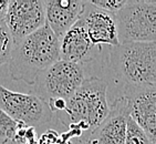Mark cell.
<instances>
[{"mask_svg": "<svg viewBox=\"0 0 156 144\" xmlns=\"http://www.w3.org/2000/svg\"><path fill=\"white\" fill-rule=\"evenodd\" d=\"M108 64L121 94L156 88V42H134L111 47Z\"/></svg>", "mask_w": 156, "mask_h": 144, "instance_id": "cell-1", "label": "cell"}, {"mask_svg": "<svg viewBox=\"0 0 156 144\" xmlns=\"http://www.w3.org/2000/svg\"><path fill=\"white\" fill-rule=\"evenodd\" d=\"M59 60L60 40L45 23L15 45L9 61L10 77L33 85L42 71Z\"/></svg>", "mask_w": 156, "mask_h": 144, "instance_id": "cell-2", "label": "cell"}, {"mask_svg": "<svg viewBox=\"0 0 156 144\" xmlns=\"http://www.w3.org/2000/svg\"><path fill=\"white\" fill-rule=\"evenodd\" d=\"M110 112L108 82L95 75L87 77L81 87L66 100L59 120L66 126L76 129L80 138L89 134Z\"/></svg>", "mask_w": 156, "mask_h": 144, "instance_id": "cell-3", "label": "cell"}, {"mask_svg": "<svg viewBox=\"0 0 156 144\" xmlns=\"http://www.w3.org/2000/svg\"><path fill=\"white\" fill-rule=\"evenodd\" d=\"M85 78V66L59 60L37 77L31 93L48 104L54 100L66 101Z\"/></svg>", "mask_w": 156, "mask_h": 144, "instance_id": "cell-4", "label": "cell"}, {"mask_svg": "<svg viewBox=\"0 0 156 144\" xmlns=\"http://www.w3.org/2000/svg\"><path fill=\"white\" fill-rule=\"evenodd\" d=\"M113 16L120 45L156 42V1H127Z\"/></svg>", "mask_w": 156, "mask_h": 144, "instance_id": "cell-5", "label": "cell"}, {"mask_svg": "<svg viewBox=\"0 0 156 144\" xmlns=\"http://www.w3.org/2000/svg\"><path fill=\"white\" fill-rule=\"evenodd\" d=\"M0 109L17 123L29 128L44 125L53 113L48 103L32 93L15 92L0 84Z\"/></svg>", "mask_w": 156, "mask_h": 144, "instance_id": "cell-6", "label": "cell"}, {"mask_svg": "<svg viewBox=\"0 0 156 144\" xmlns=\"http://www.w3.org/2000/svg\"><path fill=\"white\" fill-rule=\"evenodd\" d=\"M3 20L11 33L15 45H17L45 24L44 1L10 0Z\"/></svg>", "mask_w": 156, "mask_h": 144, "instance_id": "cell-7", "label": "cell"}, {"mask_svg": "<svg viewBox=\"0 0 156 144\" xmlns=\"http://www.w3.org/2000/svg\"><path fill=\"white\" fill-rule=\"evenodd\" d=\"M110 112L108 117L89 134L80 138L82 144H124L126 125L129 117L127 99L117 95L108 101Z\"/></svg>", "mask_w": 156, "mask_h": 144, "instance_id": "cell-8", "label": "cell"}, {"mask_svg": "<svg viewBox=\"0 0 156 144\" xmlns=\"http://www.w3.org/2000/svg\"><path fill=\"white\" fill-rule=\"evenodd\" d=\"M102 51V48L92 45L79 19L60 38V60L85 66L93 61Z\"/></svg>", "mask_w": 156, "mask_h": 144, "instance_id": "cell-9", "label": "cell"}, {"mask_svg": "<svg viewBox=\"0 0 156 144\" xmlns=\"http://www.w3.org/2000/svg\"><path fill=\"white\" fill-rule=\"evenodd\" d=\"M80 19L93 45L100 48L103 45L110 47L120 45L117 40L116 23L113 15L98 9L89 1H85Z\"/></svg>", "mask_w": 156, "mask_h": 144, "instance_id": "cell-10", "label": "cell"}, {"mask_svg": "<svg viewBox=\"0 0 156 144\" xmlns=\"http://www.w3.org/2000/svg\"><path fill=\"white\" fill-rule=\"evenodd\" d=\"M129 117L147 135L150 141L156 144V88L126 92Z\"/></svg>", "mask_w": 156, "mask_h": 144, "instance_id": "cell-11", "label": "cell"}, {"mask_svg": "<svg viewBox=\"0 0 156 144\" xmlns=\"http://www.w3.org/2000/svg\"><path fill=\"white\" fill-rule=\"evenodd\" d=\"M85 1L80 0H45V23L59 38L80 19Z\"/></svg>", "mask_w": 156, "mask_h": 144, "instance_id": "cell-12", "label": "cell"}, {"mask_svg": "<svg viewBox=\"0 0 156 144\" xmlns=\"http://www.w3.org/2000/svg\"><path fill=\"white\" fill-rule=\"evenodd\" d=\"M15 41L3 19H0V66L9 63Z\"/></svg>", "mask_w": 156, "mask_h": 144, "instance_id": "cell-13", "label": "cell"}, {"mask_svg": "<svg viewBox=\"0 0 156 144\" xmlns=\"http://www.w3.org/2000/svg\"><path fill=\"white\" fill-rule=\"evenodd\" d=\"M19 123L0 109V144L11 143L18 130Z\"/></svg>", "mask_w": 156, "mask_h": 144, "instance_id": "cell-14", "label": "cell"}, {"mask_svg": "<svg viewBox=\"0 0 156 144\" xmlns=\"http://www.w3.org/2000/svg\"><path fill=\"white\" fill-rule=\"evenodd\" d=\"M124 144H153L143 132V130L129 117L126 125V136Z\"/></svg>", "mask_w": 156, "mask_h": 144, "instance_id": "cell-15", "label": "cell"}, {"mask_svg": "<svg viewBox=\"0 0 156 144\" xmlns=\"http://www.w3.org/2000/svg\"><path fill=\"white\" fill-rule=\"evenodd\" d=\"M89 2L102 11L115 15L125 6L127 0H91Z\"/></svg>", "mask_w": 156, "mask_h": 144, "instance_id": "cell-16", "label": "cell"}, {"mask_svg": "<svg viewBox=\"0 0 156 144\" xmlns=\"http://www.w3.org/2000/svg\"><path fill=\"white\" fill-rule=\"evenodd\" d=\"M8 5H9V1L0 0V19H5V17H6L7 10H8Z\"/></svg>", "mask_w": 156, "mask_h": 144, "instance_id": "cell-17", "label": "cell"}, {"mask_svg": "<svg viewBox=\"0 0 156 144\" xmlns=\"http://www.w3.org/2000/svg\"><path fill=\"white\" fill-rule=\"evenodd\" d=\"M80 144H82V143H80Z\"/></svg>", "mask_w": 156, "mask_h": 144, "instance_id": "cell-18", "label": "cell"}]
</instances>
